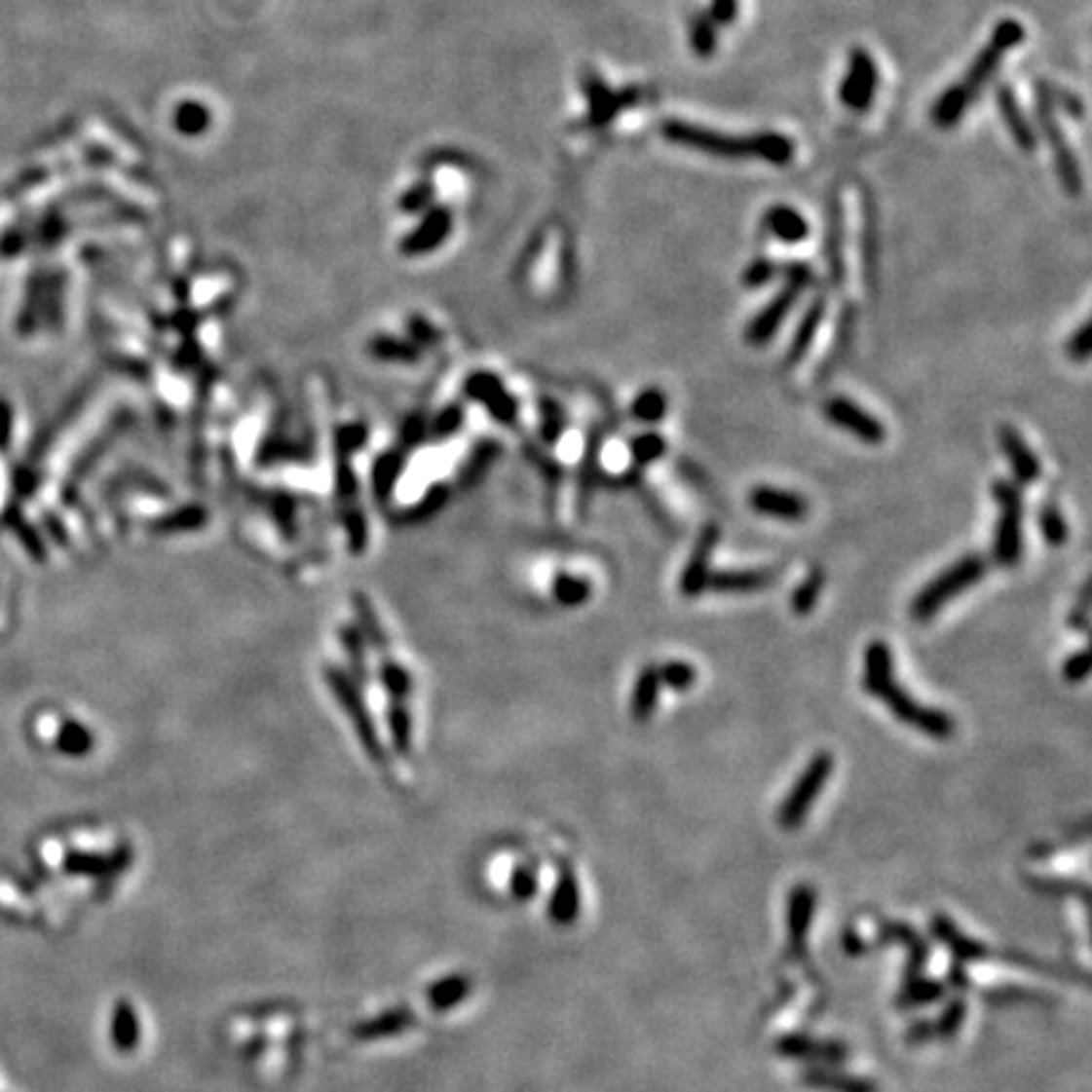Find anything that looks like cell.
Here are the masks:
<instances>
[{
    "mask_svg": "<svg viewBox=\"0 0 1092 1092\" xmlns=\"http://www.w3.org/2000/svg\"><path fill=\"white\" fill-rule=\"evenodd\" d=\"M1022 38H1024V28L1022 23H1017L1014 19H1004L997 25L992 41L987 44V49L981 51L979 58L974 61V66H971L968 74L961 79V84L949 89V92L941 96V101H938L936 112H933L936 114L938 125L941 127L956 125V119L961 117V112L966 109L971 96L976 94V89H979L981 84H984V79L997 69L998 58L1004 56L1009 49H1014Z\"/></svg>",
    "mask_w": 1092,
    "mask_h": 1092,
    "instance_id": "3957f363",
    "label": "cell"
},
{
    "mask_svg": "<svg viewBox=\"0 0 1092 1092\" xmlns=\"http://www.w3.org/2000/svg\"><path fill=\"white\" fill-rule=\"evenodd\" d=\"M551 597L556 605L562 607H582L584 602H589L592 597V582L582 575H572V572H556L554 582H551Z\"/></svg>",
    "mask_w": 1092,
    "mask_h": 1092,
    "instance_id": "2e32d148",
    "label": "cell"
},
{
    "mask_svg": "<svg viewBox=\"0 0 1092 1092\" xmlns=\"http://www.w3.org/2000/svg\"><path fill=\"white\" fill-rule=\"evenodd\" d=\"M539 415H542V440L554 445L567 431V415H564L562 405H556L554 399H542Z\"/></svg>",
    "mask_w": 1092,
    "mask_h": 1092,
    "instance_id": "d4e9b609",
    "label": "cell"
},
{
    "mask_svg": "<svg viewBox=\"0 0 1092 1092\" xmlns=\"http://www.w3.org/2000/svg\"><path fill=\"white\" fill-rule=\"evenodd\" d=\"M992 496L998 504L997 531H994V559L998 567H1017L1024 551L1022 539V494L1011 481H997Z\"/></svg>",
    "mask_w": 1092,
    "mask_h": 1092,
    "instance_id": "5b68a950",
    "label": "cell"
},
{
    "mask_svg": "<svg viewBox=\"0 0 1092 1092\" xmlns=\"http://www.w3.org/2000/svg\"><path fill=\"white\" fill-rule=\"evenodd\" d=\"M630 415L632 420H637V423L643 425L660 423V420L668 415V397H665V393L658 388L643 390V393L632 399Z\"/></svg>",
    "mask_w": 1092,
    "mask_h": 1092,
    "instance_id": "d6986e66",
    "label": "cell"
},
{
    "mask_svg": "<svg viewBox=\"0 0 1092 1092\" xmlns=\"http://www.w3.org/2000/svg\"><path fill=\"white\" fill-rule=\"evenodd\" d=\"M998 445H1001V453H1004V458L1009 461L1014 481H1017L1019 486H1032V483L1039 481V475H1042V463H1039L1036 453L1030 448V443L1024 440V435L1014 428V425L1004 423L1001 428H998Z\"/></svg>",
    "mask_w": 1092,
    "mask_h": 1092,
    "instance_id": "30bf717a",
    "label": "cell"
},
{
    "mask_svg": "<svg viewBox=\"0 0 1092 1092\" xmlns=\"http://www.w3.org/2000/svg\"><path fill=\"white\" fill-rule=\"evenodd\" d=\"M989 562L981 554H966L959 562H954L951 567H946L936 580H930L925 587L918 589L916 597L911 599V618L918 622H928L949 605L951 599H956L959 594H963L966 589H971L979 580H984L987 575Z\"/></svg>",
    "mask_w": 1092,
    "mask_h": 1092,
    "instance_id": "277c9868",
    "label": "cell"
},
{
    "mask_svg": "<svg viewBox=\"0 0 1092 1092\" xmlns=\"http://www.w3.org/2000/svg\"><path fill=\"white\" fill-rule=\"evenodd\" d=\"M1068 624H1070V630L1087 632V624H1090V582H1085V587H1082V592H1080V599H1077V607L1070 612Z\"/></svg>",
    "mask_w": 1092,
    "mask_h": 1092,
    "instance_id": "f1b7e54d",
    "label": "cell"
},
{
    "mask_svg": "<svg viewBox=\"0 0 1092 1092\" xmlns=\"http://www.w3.org/2000/svg\"><path fill=\"white\" fill-rule=\"evenodd\" d=\"M1042 122H1044V130H1047L1049 139H1052V144H1055L1057 168H1060L1062 182H1065V188H1068V193L1077 195V193H1080V172H1077V165H1074V157L1070 155L1068 147H1065V139H1062L1060 130H1057V127L1052 125V117H1049L1047 106H1044V99H1042Z\"/></svg>",
    "mask_w": 1092,
    "mask_h": 1092,
    "instance_id": "ac0fdd59",
    "label": "cell"
},
{
    "mask_svg": "<svg viewBox=\"0 0 1092 1092\" xmlns=\"http://www.w3.org/2000/svg\"><path fill=\"white\" fill-rule=\"evenodd\" d=\"M749 506L756 513L769 518H779V521H802L810 513V504L805 496L794 494V491H784V488L774 486H754L749 494Z\"/></svg>",
    "mask_w": 1092,
    "mask_h": 1092,
    "instance_id": "8fae6325",
    "label": "cell"
},
{
    "mask_svg": "<svg viewBox=\"0 0 1092 1092\" xmlns=\"http://www.w3.org/2000/svg\"><path fill=\"white\" fill-rule=\"evenodd\" d=\"M694 44L698 54H711L713 51V28L705 19H698L694 23Z\"/></svg>",
    "mask_w": 1092,
    "mask_h": 1092,
    "instance_id": "f546056e",
    "label": "cell"
},
{
    "mask_svg": "<svg viewBox=\"0 0 1092 1092\" xmlns=\"http://www.w3.org/2000/svg\"><path fill=\"white\" fill-rule=\"evenodd\" d=\"M767 228L774 233L779 241H784V244H799V241H805L807 233H810L807 220L802 218L797 210L784 206H776L767 212Z\"/></svg>",
    "mask_w": 1092,
    "mask_h": 1092,
    "instance_id": "e0dca14e",
    "label": "cell"
},
{
    "mask_svg": "<svg viewBox=\"0 0 1092 1092\" xmlns=\"http://www.w3.org/2000/svg\"><path fill=\"white\" fill-rule=\"evenodd\" d=\"M713 13H716L718 20L731 23V20H734V16H736V0H716Z\"/></svg>",
    "mask_w": 1092,
    "mask_h": 1092,
    "instance_id": "4dcf8cb0",
    "label": "cell"
},
{
    "mask_svg": "<svg viewBox=\"0 0 1092 1092\" xmlns=\"http://www.w3.org/2000/svg\"><path fill=\"white\" fill-rule=\"evenodd\" d=\"M665 453H668V440H665L658 431L640 433V435H635L630 440V458L637 469L653 466V463L660 461Z\"/></svg>",
    "mask_w": 1092,
    "mask_h": 1092,
    "instance_id": "7402d4cb",
    "label": "cell"
},
{
    "mask_svg": "<svg viewBox=\"0 0 1092 1092\" xmlns=\"http://www.w3.org/2000/svg\"><path fill=\"white\" fill-rule=\"evenodd\" d=\"M875 94V63L862 49L852 51V61L843 84V104L849 109H865Z\"/></svg>",
    "mask_w": 1092,
    "mask_h": 1092,
    "instance_id": "7c38bea8",
    "label": "cell"
},
{
    "mask_svg": "<svg viewBox=\"0 0 1092 1092\" xmlns=\"http://www.w3.org/2000/svg\"><path fill=\"white\" fill-rule=\"evenodd\" d=\"M774 582L769 569H718L708 577L705 592L716 594H756L764 592Z\"/></svg>",
    "mask_w": 1092,
    "mask_h": 1092,
    "instance_id": "4fadbf2b",
    "label": "cell"
},
{
    "mask_svg": "<svg viewBox=\"0 0 1092 1092\" xmlns=\"http://www.w3.org/2000/svg\"><path fill=\"white\" fill-rule=\"evenodd\" d=\"M824 589V572L822 569H811L805 580L799 582L792 592V612L797 618H807L814 612L819 602V594Z\"/></svg>",
    "mask_w": 1092,
    "mask_h": 1092,
    "instance_id": "44dd1931",
    "label": "cell"
},
{
    "mask_svg": "<svg viewBox=\"0 0 1092 1092\" xmlns=\"http://www.w3.org/2000/svg\"><path fill=\"white\" fill-rule=\"evenodd\" d=\"M776 271H779V269H776L774 261L759 258V261H754L749 269L743 271V286H749V288L764 286V283H769L772 279H774Z\"/></svg>",
    "mask_w": 1092,
    "mask_h": 1092,
    "instance_id": "83f0119b",
    "label": "cell"
},
{
    "mask_svg": "<svg viewBox=\"0 0 1092 1092\" xmlns=\"http://www.w3.org/2000/svg\"><path fill=\"white\" fill-rule=\"evenodd\" d=\"M862 688L873 698L883 700L887 711L893 713L900 724L913 726V729L925 734V736L941 738V741L954 736L956 721L949 713H943L941 708H933V705L918 703L900 686L898 678H895L893 650H890V645L885 640H873L865 648V656H862Z\"/></svg>",
    "mask_w": 1092,
    "mask_h": 1092,
    "instance_id": "6da1fadb",
    "label": "cell"
},
{
    "mask_svg": "<svg viewBox=\"0 0 1092 1092\" xmlns=\"http://www.w3.org/2000/svg\"><path fill=\"white\" fill-rule=\"evenodd\" d=\"M660 688L662 683H660V675H658L656 662L643 665L640 673H637L635 688H632V696H630V716L635 718L637 724H645V721L653 718V713H656L658 708V700H660Z\"/></svg>",
    "mask_w": 1092,
    "mask_h": 1092,
    "instance_id": "5bb4252c",
    "label": "cell"
},
{
    "mask_svg": "<svg viewBox=\"0 0 1092 1092\" xmlns=\"http://www.w3.org/2000/svg\"><path fill=\"white\" fill-rule=\"evenodd\" d=\"M658 675H660L662 686H668L675 694H686L691 691L698 678L694 662L688 660H665L662 665H658Z\"/></svg>",
    "mask_w": 1092,
    "mask_h": 1092,
    "instance_id": "cb8c5ba5",
    "label": "cell"
},
{
    "mask_svg": "<svg viewBox=\"0 0 1092 1092\" xmlns=\"http://www.w3.org/2000/svg\"><path fill=\"white\" fill-rule=\"evenodd\" d=\"M998 106H1001V114H1004L1006 125H1009L1011 134H1014L1019 147L1027 152L1035 150V134H1032L1030 125L1024 122L1017 101H1014V96L1009 94V89H1001V92H998Z\"/></svg>",
    "mask_w": 1092,
    "mask_h": 1092,
    "instance_id": "603a6c76",
    "label": "cell"
},
{
    "mask_svg": "<svg viewBox=\"0 0 1092 1092\" xmlns=\"http://www.w3.org/2000/svg\"><path fill=\"white\" fill-rule=\"evenodd\" d=\"M662 134L675 144H686L694 150L708 152L718 157H762L767 163L787 165L794 155L792 139L781 134H756V137H726L721 132L703 130V127L688 125L670 119L662 125Z\"/></svg>",
    "mask_w": 1092,
    "mask_h": 1092,
    "instance_id": "7a4b0ae2",
    "label": "cell"
},
{
    "mask_svg": "<svg viewBox=\"0 0 1092 1092\" xmlns=\"http://www.w3.org/2000/svg\"><path fill=\"white\" fill-rule=\"evenodd\" d=\"M1090 675V650H1074L1073 656H1068L1065 665H1062V678L1068 683H1082Z\"/></svg>",
    "mask_w": 1092,
    "mask_h": 1092,
    "instance_id": "4316f807",
    "label": "cell"
},
{
    "mask_svg": "<svg viewBox=\"0 0 1092 1092\" xmlns=\"http://www.w3.org/2000/svg\"><path fill=\"white\" fill-rule=\"evenodd\" d=\"M832 764H835L832 762V754H827V751H819V754L807 764V769L797 779V784H794V789L789 792V797L784 799V805H781V824L794 827L797 822H802V817L807 814L811 802H814V799L819 797V792H822L824 781L830 779Z\"/></svg>",
    "mask_w": 1092,
    "mask_h": 1092,
    "instance_id": "52a82bcc",
    "label": "cell"
},
{
    "mask_svg": "<svg viewBox=\"0 0 1092 1092\" xmlns=\"http://www.w3.org/2000/svg\"><path fill=\"white\" fill-rule=\"evenodd\" d=\"M1039 531H1042L1044 542L1052 546V549H1060V546H1065L1070 539V526H1068V518H1065V513L1060 511V506L1055 504V501H1044L1042 508H1039Z\"/></svg>",
    "mask_w": 1092,
    "mask_h": 1092,
    "instance_id": "ffe728a7",
    "label": "cell"
},
{
    "mask_svg": "<svg viewBox=\"0 0 1092 1092\" xmlns=\"http://www.w3.org/2000/svg\"><path fill=\"white\" fill-rule=\"evenodd\" d=\"M718 539H721V529H718L716 524H705L703 529H700L698 539H696L694 544V551L688 554L686 567H683L681 580H678V587H681L683 597L694 599L705 592V587H708V577H711L713 572L711 562H713V554H716Z\"/></svg>",
    "mask_w": 1092,
    "mask_h": 1092,
    "instance_id": "9c48e42d",
    "label": "cell"
},
{
    "mask_svg": "<svg viewBox=\"0 0 1092 1092\" xmlns=\"http://www.w3.org/2000/svg\"><path fill=\"white\" fill-rule=\"evenodd\" d=\"M824 309H827V306H824V299H817L810 304V309H807L802 321H799L797 331H794V339L792 344H789L787 357H784V364H787V367H794V364L802 362V359L807 357V352L811 350V342H814V337H817L819 324H822L824 319Z\"/></svg>",
    "mask_w": 1092,
    "mask_h": 1092,
    "instance_id": "9a60e30c",
    "label": "cell"
},
{
    "mask_svg": "<svg viewBox=\"0 0 1092 1092\" xmlns=\"http://www.w3.org/2000/svg\"><path fill=\"white\" fill-rule=\"evenodd\" d=\"M1090 319L1087 321H1082L1080 329L1074 331L1073 337L1068 339V344H1065V355L1073 359V362H1085L1087 357H1090V350H1092V339H1090Z\"/></svg>",
    "mask_w": 1092,
    "mask_h": 1092,
    "instance_id": "484cf974",
    "label": "cell"
},
{
    "mask_svg": "<svg viewBox=\"0 0 1092 1092\" xmlns=\"http://www.w3.org/2000/svg\"><path fill=\"white\" fill-rule=\"evenodd\" d=\"M810 283H811V271L807 269L805 263H792V266H787V286L781 288L779 294L769 301L762 312L756 314L754 321H751L749 329H746V342L754 344V347H762L764 342H769V339L774 337L776 331H779V326L784 324L787 314L794 309V301L799 299V294H802Z\"/></svg>",
    "mask_w": 1092,
    "mask_h": 1092,
    "instance_id": "8992f818",
    "label": "cell"
},
{
    "mask_svg": "<svg viewBox=\"0 0 1092 1092\" xmlns=\"http://www.w3.org/2000/svg\"><path fill=\"white\" fill-rule=\"evenodd\" d=\"M822 415L827 418V423L849 433V435H855L862 443L881 445L887 437L885 425L875 418V415H870L868 410H862L849 397H830L822 405Z\"/></svg>",
    "mask_w": 1092,
    "mask_h": 1092,
    "instance_id": "ba28073f",
    "label": "cell"
}]
</instances>
